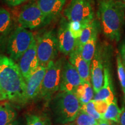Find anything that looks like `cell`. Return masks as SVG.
<instances>
[{
    "mask_svg": "<svg viewBox=\"0 0 125 125\" xmlns=\"http://www.w3.org/2000/svg\"><path fill=\"white\" fill-rule=\"evenodd\" d=\"M119 51V54L121 55L122 61L123 65H124L125 68V38L123 39V40L122 41L121 45H120Z\"/></svg>",
    "mask_w": 125,
    "mask_h": 125,
    "instance_id": "30",
    "label": "cell"
},
{
    "mask_svg": "<svg viewBox=\"0 0 125 125\" xmlns=\"http://www.w3.org/2000/svg\"><path fill=\"white\" fill-rule=\"evenodd\" d=\"M97 16L104 35L118 42L125 23V3L116 0H100Z\"/></svg>",
    "mask_w": 125,
    "mask_h": 125,
    "instance_id": "2",
    "label": "cell"
},
{
    "mask_svg": "<svg viewBox=\"0 0 125 125\" xmlns=\"http://www.w3.org/2000/svg\"><path fill=\"white\" fill-rule=\"evenodd\" d=\"M18 21L20 26L29 30L39 29L49 23L37 2L34 1L25 4L21 8L19 13Z\"/></svg>",
    "mask_w": 125,
    "mask_h": 125,
    "instance_id": "8",
    "label": "cell"
},
{
    "mask_svg": "<svg viewBox=\"0 0 125 125\" xmlns=\"http://www.w3.org/2000/svg\"><path fill=\"white\" fill-rule=\"evenodd\" d=\"M82 82V80L77 70L69 61L65 60L61 74L60 91L75 93Z\"/></svg>",
    "mask_w": 125,
    "mask_h": 125,
    "instance_id": "9",
    "label": "cell"
},
{
    "mask_svg": "<svg viewBox=\"0 0 125 125\" xmlns=\"http://www.w3.org/2000/svg\"><path fill=\"white\" fill-rule=\"evenodd\" d=\"M116 1H121V2H123L125 3V0H116Z\"/></svg>",
    "mask_w": 125,
    "mask_h": 125,
    "instance_id": "35",
    "label": "cell"
},
{
    "mask_svg": "<svg viewBox=\"0 0 125 125\" xmlns=\"http://www.w3.org/2000/svg\"><path fill=\"white\" fill-rule=\"evenodd\" d=\"M116 64L119 80L121 83L123 93L125 94V68L119 53H118L116 56Z\"/></svg>",
    "mask_w": 125,
    "mask_h": 125,
    "instance_id": "24",
    "label": "cell"
},
{
    "mask_svg": "<svg viewBox=\"0 0 125 125\" xmlns=\"http://www.w3.org/2000/svg\"><path fill=\"white\" fill-rule=\"evenodd\" d=\"M52 105L57 120L63 124L74 122L81 107L75 94L62 91L53 98Z\"/></svg>",
    "mask_w": 125,
    "mask_h": 125,
    "instance_id": "3",
    "label": "cell"
},
{
    "mask_svg": "<svg viewBox=\"0 0 125 125\" xmlns=\"http://www.w3.org/2000/svg\"><path fill=\"white\" fill-rule=\"evenodd\" d=\"M65 60L60 58L52 61L46 66L40 94L45 98H50L54 93L60 90L61 74Z\"/></svg>",
    "mask_w": 125,
    "mask_h": 125,
    "instance_id": "6",
    "label": "cell"
},
{
    "mask_svg": "<svg viewBox=\"0 0 125 125\" xmlns=\"http://www.w3.org/2000/svg\"></svg>",
    "mask_w": 125,
    "mask_h": 125,
    "instance_id": "38",
    "label": "cell"
},
{
    "mask_svg": "<svg viewBox=\"0 0 125 125\" xmlns=\"http://www.w3.org/2000/svg\"><path fill=\"white\" fill-rule=\"evenodd\" d=\"M0 89L7 100L25 103L26 81L18 64L0 53Z\"/></svg>",
    "mask_w": 125,
    "mask_h": 125,
    "instance_id": "1",
    "label": "cell"
},
{
    "mask_svg": "<svg viewBox=\"0 0 125 125\" xmlns=\"http://www.w3.org/2000/svg\"><path fill=\"white\" fill-rule=\"evenodd\" d=\"M85 25H83L81 23L76 22V21L69 22L70 31L76 40H78L81 37L83 28Z\"/></svg>",
    "mask_w": 125,
    "mask_h": 125,
    "instance_id": "26",
    "label": "cell"
},
{
    "mask_svg": "<svg viewBox=\"0 0 125 125\" xmlns=\"http://www.w3.org/2000/svg\"><path fill=\"white\" fill-rule=\"evenodd\" d=\"M94 92L90 81H82V83L78 87L75 94L81 105H83L93 100Z\"/></svg>",
    "mask_w": 125,
    "mask_h": 125,
    "instance_id": "19",
    "label": "cell"
},
{
    "mask_svg": "<svg viewBox=\"0 0 125 125\" xmlns=\"http://www.w3.org/2000/svg\"><path fill=\"white\" fill-rule=\"evenodd\" d=\"M13 29V21L10 13L7 9L0 8V43L6 44Z\"/></svg>",
    "mask_w": 125,
    "mask_h": 125,
    "instance_id": "17",
    "label": "cell"
},
{
    "mask_svg": "<svg viewBox=\"0 0 125 125\" xmlns=\"http://www.w3.org/2000/svg\"><path fill=\"white\" fill-rule=\"evenodd\" d=\"M81 111L86 112L88 115H89L90 116L94 119L95 120H96L97 121L102 119L101 115L96 111L94 107V104L93 100L86 104L81 105Z\"/></svg>",
    "mask_w": 125,
    "mask_h": 125,
    "instance_id": "25",
    "label": "cell"
},
{
    "mask_svg": "<svg viewBox=\"0 0 125 125\" xmlns=\"http://www.w3.org/2000/svg\"><path fill=\"white\" fill-rule=\"evenodd\" d=\"M97 121L89 115L80 111L74 121V125H97Z\"/></svg>",
    "mask_w": 125,
    "mask_h": 125,
    "instance_id": "23",
    "label": "cell"
},
{
    "mask_svg": "<svg viewBox=\"0 0 125 125\" xmlns=\"http://www.w3.org/2000/svg\"><path fill=\"white\" fill-rule=\"evenodd\" d=\"M36 2L50 23L59 16L66 0H37Z\"/></svg>",
    "mask_w": 125,
    "mask_h": 125,
    "instance_id": "14",
    "label": "cell"
},
{
    "mask_svg": "<svg viewBox=\"0 0 125 125\" xmlns=\"http://www.w3.org/2000/svg\"><path fill=\"white\" fill-rule=\"evenodd\" d=\"M18 64L25 81L27 80L38 68L40 65V62L37 56L35 39L27 51L19 59Z\"/></svg>",
    "mask_w": 125,
    "mask_h": 125,
    "instance_id": "11",
    "label": "cell"
},
{
    "mask_svg": "<svg viewBox=\"0 0 125 125\" xmlns=\"http://www.w3.org/2000/svg\"><path fill=\"white\" fill-rule=\"evenodd\" d=\"M46 67L39 65L36 71L26 81L24 102L34 99L40 94Z\"/></svg>",
    "mask_w": 125,
    "mask_h": 125,
    "instance_id": "12",
    "label": "cell"
},
{
    "mask_svg": "<svg viewBox=\"0 0 125 125\" xmlns=\"http://www.w3.org/2000/svg\"><path fill=\"white\" fill-rule=\"evenodd\" d=\"M99 24V23L97 22V21L94 20L91 22L86 24L83 28L81 37L78 40H76V48L80 49L89 40L93 33L94 29Z\"/></svg>",
    "mask_w": 125,
    "mask_h": 125,
    "instance_id": "20",
    "label": "cell"
},
{
    "mask_svg": "<svg viewBox=\"0 0 125 125\" xmlns=\"http://www.w3.org/2000/svg\"><path fill=\"white\" fill-rule=\"evenodd\" d=\"M64 15L69 22L76 21L83 25L91 22L94 16L92 0H71Z\"/></svg>",
    "mask_w": 125,
    "mask_h": 125,
    "instance_id": "7",
    "label": "cell"
},
{
    "mask_svg": "<svg viewBox=\"0 0 125 125\" xmlns=\"http://www.w3.org/2000/svg\"><path fill=\"white\" fill-rule=\"evenodd\" d=\"M121 113L122 109L119 108L117 103V100L115 97L114 100L109 104L107 110L103 115L102 119L107 120L111 122L118 123Z\"/></svg>",
    "mask_w": 125,
    "mask_h": 125,
    "instance_id": "21",
    "label": "cell"
},
{
    "mask_svg": "<svg viewBox=\"0 0 125 125\" xmlns=\"http://www.w3.org/2000/svg\"><path fill=\"white\" fill-rule=\"evenodd\" d=\"M111 122L107 121V120L101 119L100 120L97 121V125H111Z\"/></svg>",
    "mask_w": 125,
    "mask_h": 125,
    "instance_id": "32",
    "label": "cell"
},
{
    "mask_svg": "<svg viewBox=\"0 0 125 125\" xmlns=\"http://www.w3.org/2000/svg\"><path fill=\"white\" fill-rule=\"evenodd\" d=\"M124 26H125V25H124Z\"/></svg>",
    "mask_w": 125,
    "mask_h": 125,
    "instance_id": "37",
    "label": "cell"
},
{
    "mask_svg": "<svg viewBox=\"0 0 125 125\" xmlns=\"http://www.w3.org/2000/svg\"><path fill=\"white\" fill-rule=\"evenodd\" d=\"M100 26V25L99 24L94 29L93 33L89 40L80 49L78 48L80 52L81 56H82L83 58L85 59L88 62L89 64L90 65H91L92 61L93 60L96 51V43L97 41L98 31H99L98 28H99Z\"/></svg>",
    "mask_w": 125,
    "mask_h": 125,
    "instance_id": "18",
    "label": "cell"
},
{
    "mask_svg": "<svg viewBox=\"0 0 125 125\" xmlns=\"http://www.w3.org/2000/svg\"><path fill=\"white\" fill-rule=\"evenodd\" d=\"M2 1L9 7H15L20 5L23 3L27 2L29 0H2Z\"/></svg>",
    "mask_w": 125,
    "mask_h": 125,
    "instance_id": "29",
    "label": "cell"
},
{
    "mask_svg": "<svg viewBox=\"0 0 125 125\" xmlns=\"http://www.w3.org/2000/svg\"><path fill=\"white\" fill-rule=\"evenodd\" d=\"M15 110L7 103L0 105V125H8L15 119Z\"/></svg>",
    "mask_w": 125,
    "mask_h": 125,
    "instance_id": "22",
    "label": "cell"
},
{
    "mask_svg": "<svg viewBox=\"0 0 125 125\" xmlns=\"http://www.w3.org/2000/svg\"><path fill=\"white\" fill-rule=\"evenodd\" d=\"M57 37L59 51L65 55H70L76 48V40L70 30L69 21L65 17L62 18L59 23Z\"/></svg>",
    "mask_w": 125,
    "mask_h": 125,
    "instance_id": "10",
    "label": "cell"
},
{
    "mask_svg": "<svg viewBox=\"0 0 125 125\" xmlns=\"http://www.w3.org/2000/svg\"><path fill=\"white\" fill-rule=\"evenodd\" d=\"M90 65V81L95 94L102 87L104 83V67L101 51L98 47Z\"/></svg>",
    "mask_w": 125,
    "mask_h": 125,
    "instance_id": "13",
    "label": "cell"
},
{
    "mask_svg": "<svg viewBox=\"0 0 125 125\" xmlns=\"http://www.w3.org/2000/svg\"><path fill=\"white\" fill-rule=\"evenodd\" d=\"M37 52L40 65L46 67L54 61L59 51L57 34L53 30H47L36 37Z\"/></svg>",
    "mask_w": 125,
    "mask_h": 125,
    "instance_id": "5",
    "label": "cell"
},
{
    "mask_svg": "<svg viewBox=\"0 0 125 125\" xmlns=\"http://www.w3.org/2000/svg\"><path fill=\"white\" fill-rule=\"evenodd\" d=\"M30 31L21 26L13 29L7 39L6 47L10 58L17 62L30 48L35 40Z\"/></svg>",
    "mask_w": 125,
    "mask_h": 125,
    "instance_id": "4",
    "label": "cell"
},
{
    "mask_svg": "<svg viewBox=\"0 0 125 125\" xmlns=\"http://www.w3.org/2000/svg\"><path fill=\"white\" fill-rule=\"evenodd\" d=\"M115 98L110 73L108 68L104 67L103 85L98 92L95 94L93 100L105 101L109 104L112 102Z\"/></svg>",
    "mask_w": 125,
    "mask_h": 125,
    "instance_id": "16",
    "label": "cell"
},
{
    "mask_svg": "<svg viewBox=\"0 0 125 125\" xmlns=\"http://www.w3.org/2000/svg\"><path fill=\"white\" fill-rule=\"evenodd\" d=\"M118 123L119 125H125V107L122 108V113Z\"/></svg>",
    "mask_w": 125,
    "mask_h": 125,
    "instance_id": "31",
    "label": "cell"
},
{
    "mask_svg": "<svg viewBox=\"0 0 125 125\" xmlns=\"http://www.w3.org/2000/svg\"><path fill=\"white\" fill-rule=\"evenodd\" d=\"M4 100H7L5 97L4 94H3V93L1 91V89H0V101H2Z\"/></svg>",
    "mask_w": 125,
    "mask_h": 125,
    "instance_id": "33",
    "label": "cell"
},
{
    "mask_svg": "<svg viewBox=\"0 0 125 125\" xmlns=\"http://www.w3.org/2000/svg\"><path fill=\"white\" fill-rule=\"evenodd\" d=\"M68 61L77 70L82 81H90V65L83 58L77 48L70 54Z\"/></svg>",
    "mask_w": 125,
    "mask_h": 125,
    "instance_id": "15",
    "label": "cell"
},
{
    "mask_svg": "<svg viewBox=\"0 0 125 125\" xmlns=\"http://www.w3.org/2000/svg\"><path fill=\"white\" fill-rule=\"evenodd\" d=\"M94 104V107L96 111L101 116L102 118L103 115L105 113L108 107L109 103L105 101H94L93 100Z\"/></svg>",
    "mask_w": 125,
    "mask_h": 125,
    "instance_id": "28",
    "label": "cell"
},
{
    "mask_svg": "<svg viewBox=\"0 0 125 125\" xmlns=\"http://www.w3.org/2000/svg\"><path fill=\"white\" fill-rule=\"evenodd\" d=\"M111 125H119V123H118L111 122Z\"/></svg>",
    "mask_w": 125,
    "mask_h": 125,
    "instance_id": "34",
    "label": "cell"
},
{
    "mask_svg": "<svg viewBox=\"0 0 125 125\" xmlns=\"http://www.w3.org/2000/svg\"><path fill=\"white\" fill-rule=\"evenodd\" d=\"M27 125H47L46 120L35 115H29L26 117Z\"/></svg>",
    "mask_w": 125,
    "mask_h": 125,
    "instance_id": "27",
    "label": "cell"
},
{
    "mask_svg": "<svg viewBox=\"0 0 125 125\" xmlns=\"http://www.w3.org/2000/svg\"><path fill=\"white\" fill-rule=\"evenodd\" d=\"M8 125H15V124H14V123H10V124H9Z\"/></svg>",
    "mask_w": 125,
    "mask_h": 125,
    "instance_id": "36",
    "label": "cell"
}]
</instances>
